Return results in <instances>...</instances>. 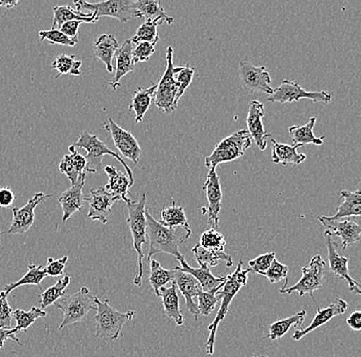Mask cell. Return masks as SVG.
<instances>
[{"label":"cell","mask_w":361,"mask_h":357,"mask_svg":"<svg viewBox=\"0 0 361 357\" xmlns=\"http://www.w3.org/2000/svg\"><path fill=\"white\" fill-rule=\"evenodd\" d=\"M15 194L11 191L10 187H1L0 189V207L8 208L13 205L15 201Z\"/></svg>","instance_id":"cell-55"},{"label":"cell","mask_w":361,"mask_h":357,"mask_svg":"<svg viewBox=\"0 0 361 357\" xmlns=\"http://www.w3.org/2000/svg\"><path fill=\"white\" fill-rule=\"evenodd\" d=\"M85 201L90 204L89 218L101 221L104 225L108 223L113 203L116 200L106 191L105 187L90 189V196H85Z\"/></svg>","instance_id":"cell-19"},{"label":"cell","mask_w":361,"mask_h":357,"mask_svg":"<svg viewBox=\"0 0 361 357\" xmlns=\"http://www.w3.org/2000/svg\"><path fill=\"white\" fill-rule=\"evenodd\" d=\"M96 297L89 288H82L74 295H66L56 300L55 307L63 313V322L59 331H62L67 325L85 322L90 311L97 310Z\"/></svg>","instance_id":"cell-5"},{"label":"cell","mask_w":361,"mask_h":357,"mask_svg":"<svg viewBox=\"0 0 361 357\" xmlns=\"http://www.w3.org/2000/svg\"><path fill=\"white\" fill-rule=\"evenodd\" d=\"M59 169H60L61 173L65 174V175L67 176L68 180H70L72 185L78 182L79 173L78 170H76V167L75 165H74L71 156L65 155L64 157H63L60 164H59Z\"/></svg>","instance_id":"cell-51"},{"label":"cell","mask_w":361,"mask_h":357,"mask_svg":"<svg viewBox=\"0 0 361 357\" xmlns=\"http://www.w3.org/2000/svg\"><path fill=\"white\" fill-rule=\"evenodd\" d=\"M74 58H75L74 55L69 56L66 55V54H62V55L58 56L55 59V61L51 63V67L59 71L56 78H60L63 74L80 76V67L82 65V62L80 60H75Z\"/></svg>","instance_id":"cell-41"},{"label":"cell","mask_w":361,"mask_h":357,"mask_svg":"<svg viewBox=\"0 0 361 357\" xmlns=\"http://www.w3.org/2000/svg\"><path fill=\"white\" fill-rule=\"evenodd\" d=\"M179 266L176 267L175 269L180 271V272L188 273L191 276L195 278L200 283V289L202 291H212L214 289L220 288L224 284L226 277H216L212 274L211 269L209 267L202 265L200 268H192L187 264L186 259L184 257L178 259Z\"/></svg>","instance_id":"cell-22"},{"label":"cell","mask_w":361,"mask_h":357,"mask_svg":"<svg viewBox=\"0 0 361 357\" xmlns=\"http://www.w3.org/2000/svg\"><path fill=\"white\" fill-rule=\"evenodd\" d=\"M275 255H276L275 252L259 255L256 259L248 262V265H250L248 269H250V272L262 274V273L266 272L269 269L271 264L275 259Z\"/></svg>","instance_id":"cell-50"},{"label":"cell","mask_w":361,"mask_h":357,"mask_svg":"<svg viewBox=\"0 0 361 357\" xmlns=\"http://www.w3.org/2000/svg\"><path fill=\"white\" fill-rule=\"evenodd\" d=\"M288 273V267L279 263L275 259L272 264H271L269 269L266 272L262 273L261 275H264V276L267 278L271 283H277V282H281V280L286 279Z\"/></svg>","instance_id":"cell-47"},{"label":"cell","mask_w":361,"mask_h":357,"mask_svg":"<svg viewBox=\"0 0 361 357\" xmlns=\"http://www.w3.org/2000/svg\"><path fill=\"white\" fill-rule=\"evenodd\" d=\"M72 146L74 148H82V150L87 151V156L85 159H87V169H89L90 173H96L97 171L104 169L103 164H102V158L104 156L109 155L121 163V165L126 169L128 180L134 185V175H133L132 169L121 159L118 153L110 150L102 140L99 139L97 135L90 134L87 131H82L79 135L78 141Z\"/></svg>","instance_id":"cell-7"},{"label":"cell","mask_w":361,"mask_h":357,"mask_svg":"<svg viewBox=\"0 0 361 357\" xmlns=\"http://www.w3.org/2000/svg\"><path fill=\"white\" fill-rule=\"evenodd\" d=\"M134 2L132 0H107L90 4L83 0H75L74 4L78 12H81L83 8L89 10L98 19H100V17H111L118 20L121 23H128L130 20L142 18L135 8Z\"/></svg>","instance_id":"cell-8"},{"label":"cell","mask_w":361,"mask_h":357,"mask_svg":"<svg viewBox=\"0 0 361 357\" xmlns=\"http://www.w3.org/2000/svg\"><path fill=\"white\" fill-rule=\"evenodd\" d=\"M305 317H306V311L302 310L295 313V315L290 316V317L273 322L269 327L270 333L265 339H269L272 341L279 340L284 334H288L290 327H301L304 323Z\"/></svg>","instance_id":"cell-36"},{"label":"cell","mask_w":361,"mask_h":357,"mask_svg":"<svg viewBox=\"0 0 361 357\" xmlns=\"http://www.w3.org/2000/svg\"><path fill=\"white\" fill-rule=\"evenodd\" d=\"M81 24H82V22H66V23L63 24L62 26L60 27L59 30H60L61 33H64V35L68 36V37L72 38V40H78V29L79 27L81 26Z\"/></svg>","instance_id":"cell-54"},{"label":"cell","mask_w":361,"mask_h":357,"mask_svg":"<svg viewBox=\"0 0 361 357\" xmlns=\"http://www.w3.org/2000/svg\"><path fill=\"white\" fill-rule=\"evenodd\" d=\"M13 315L16 322H17V325L13 329L16 334H17L21 333L22 331L27 332L30 325H32L38 318L47 317V313L42 309L32 307L30 311L17 309V310L13 312Z\"/></svg>","instance_id":"cell-40"},{"label":"cell","mask_w":361,"mask_h":357,"mask_svg":"<svg viewBox=\"0 0 361 357\" xmlns=\"http://www.w3.org/2000/svg\"><path fill=\"white\" fill-rule=\"evenodd\" d=\"M94 303L97 305V314L92 318L96 324L94 336L98 340L109 339L116 341L121 336L124 325L134 320L137 312L130 310L121 313L113 308L109 300L101 302L98 297L94 299Z\"/></svg>","instance_id":"cell-3"},{"label":"cell","mask_w":361,"mask_h":357,"mask_svg":"<svg viewBox=\"0 0 361 357\" xmlns=\"http://www.w3.org/2000/svg\"><path fill=\"white\" fill-rule=\"evenodd\" d=\"M157 83H152L148 89H143L139 88L135 91L134 97H133L132 103L130 105V112H135V124H140L143 121L145 117L147 110L150 107L151 103H152L154 93L157 91Z\"/></svg>","instance_id":"cell-32"},{"label":"cell","mask_w":361,"mask_h":357,"mask_svg":"<svg viewBox=\"0 0 361 357\" xmlns=\"http://www.w3.org/2000/svg\"><path fill=\"white\" fill-rule=\"evenodd\" d=\"M19 4V1H1V0H0V6H4V8H15V6H17Z\"/></svg>","instance_id":"cell-58"},{"label":"cell","mask_w":361,"mask_h":357,"mask_svg":"<svg viewBox=\"0 0 361 357\" xmlns=\"http://www.w3.org/2000/svg\"><path fill=\"white\" fill-rule=\"evenodd\" d=\"M273 144L271 159L274 164L288 166V165H299L306 160L305 153H298L297 146L290 144H279L276 140L271 139Z\"/></svg>","instance_id":"cell-28"},{"label":"cell","mask_w":361,"mask_h":357,"mask_svg":"<svg viewBox=\"0 0 361 357\" xmlns=\"http://www.w3.org/2000/svg\"><path fill=\"white\" fill-rule=\"evenodd\" d=\"M265 115L264 104L258 100H252L248 105L247 117V132L250 139L255 140V144L259 151H265L267 148V139L271 137L269 133H266L263 125V117Z\"/></svg>","instance_id":"cell-18"},{"label":"cell","mask_w":361,"mask_h":357,"mask_svg":"<svg viewBox=\"0 0 361 357\" xmlns=\"http://www.w3.org/2000/svg\"><path fill=\"white\" fill-rule=\"evenodd\" d=\"M220 288L214 289L212 291H202V289H198L197 298H198V311H200V315L209 316L212 312L216 308V304L221 300L220 295H218L219 289Z\"/></svg>","instance_id":"cell-43"},{"label":"cell","mask_w":361,"mask_h":357,"mask_svg":"<svg viewBox=\"0 0 361 357\" xmlns=\"http://www.w3.org/2000/svg\"><path fill=\"white\" fill-rule=\"evenodd\" d=\"M13 312L8 300V295L4 291H0V327L11 329Z\"/></svg>","instance_id":"cell-48"},{"label":"cell","mask_w":361,"mask_h":357,"mask_svg":"<svg viewBox=\"0 0 361 357\" xmlns=\"http://www.w3.org/2000/svg\"><path fill=\"white\" fill-rule=\"evenodd\" d=\"M254 357H259L258 356H254Z\"/></svg>","instance_id":"cell-59"},{"label":"cell","mask_w":361,"mask_h":357,"mask_svg":"<svg viewBox=\"0 0 361 357\" xmlns=\"http://www.w3.org/2000/svg\"><path fill=\"white\" fill-rule=\"evenodd\" d=\"M175 283L186 300V307L189 312L194 316L195 320L200 318V314L198 311L197 304L194 302V298L197 297L198 289L200 288V283L193 276L188 273L180 272L175 269Z\"/></svg>","instance_id":"cell-23"},{"label":"cell","mask_w":361,"mask_h":357,"mask_svg":"<svg viewBox=\"0 0 361 357\" xmlns=\"http://www.w3.org/2000/svg\"><path fill=\"white\" fill-rule=\"evenodd\" d=\"M157 42H139L133 49V60L135 64L139 62H145L154 54L155 46Z\"/></svg>","instance_id":"cell-49"},{"label":"cell","mask_w":361,"mask_h":357,"mask_svg":"<svg viewBox=\"0 0 361 357\" xmlns=\"http://www.w3.org/2000/svg\"><path fill=\"white\" fill-rule=\"evenodd\" d=\"M8 340H13L15 342H17L18 344L22 345L21 341L17 338V334H16L13 329H2L0 327V348L4 347V343Z\"/></svg>","instance_id":"cell-56"},{"label":"cell","mask_w":361,"mask_h":357,"mask_svg":"<svg viewBox=\"0 0 361 357\" xmlns=\"http://www.w3.org/2000/svg\"><path fill=\"white\" fill-rule=\"evenodd\" d=\"M45 277H47V273L44 272V267L36 266L35 264L31 263L28 266V272L25 274L24 277L18 280L17 282L6 284L4 286V293L6 295L11 293L13 289L20 288L22 286H37L40 291H42V282Z\"/></svg>","instance_id":"cell-37"},{"label":"cell","mask_w":361,"mask_h":357,"mask_svg":"<svg viewBox=\"0 0 361 357\" xmlns=\"http://www.w3.org/2000/svg\"><path fill=\"white\" fill-rule=\"evenodd\" d=\"M0 235H1V230H0Z\"/></svg>","instance_id":"cell-60"},{"label":"cell","mask_w":361,"mask_h":357,"mask_svg":"<svg viewBox=\"0 0 361 357\" xmlns=\"http://www.w3.org/2000/svg\"><path fill=\"white\" fill-rule=\"evenodd\" d=\"M103 127L110 132L114 146H116L117 150L121 151V155L134 164H139L141 148L134 135L128 131L124 130L110 117L108 119V123H104Z\"/></svg>","instance_id":"cell-13"},{"label":"cell","mask_w":361,"mask_h":357,"mask_svg":"<svg viewBox=\"0 0 361 357\" xmlns=\"http://www.w3.org/2000/svg\"><path fill=\"white\" fill-rule=\"evenodd\" d=\"M68 262V257H63L62 259H54L51 257L47 259V266L44 267V272L47 276H61L64 273L65 267Z\"/></svg>","instance_id":"cell-52"},{"label":"cell","mask_w":361,"mask_h":357,"mask_svg":"<svg viewBox=\"0 0 361 357\" xmlns=\"http://www.w3.org/2000/svg\"><path fill=\"white\" fill-rule=\"evenodd\" d=\"M301 99H310L313 103L329 104L331 103V96L326 92L306 91L298 81L284 80L281 85L274 89L272 94L268 95L269 103H290Z\"/></svg>","instance_id":"cell-11"},{"label":"cell","mask_w":361,"mask_h":357,"mask_svg":"<svg viewBox=\"0 0 361 357\" xmlns=\"http://www.w3.org/2000/svg\"><path fill=\"white\" fill-rule=\"evenodd\" d=\"M118 49L119 44L115 36L108 35V33H104V35L98 36L94 40V45H92L94 55L97 58L100 59L102 62L105 64L107 71L110 72V74L114 71L112 61Z\"/></svg>","instance_id":"cell-25"},{"label":"cell","mask_w":361,"mask_h":357,"mask_svg":"<svg viewBox=\"0 0 361 357\" xmlns=\"http://www.w3.org/2000/svg\"><path fill=\"white\" fill-rule=\"evenodd\" d=\"M164 23L162 21H150L146 20L145 23L141 25L137 28L134 37L130 40L133 44H139V42H157L159 40V36L157 33V27Z\"/></svg>","instance_id":"cell-42"},{"label":"cell","mask_w":361,"mask_h":357,"mask_svg":"<svg viewBox=\"0 0 361 357\" xmlns=\"http://www.w3.org/2000/svg\"><path fill=\"white\" fill-rule=\"evenodd\" d=\"M203 189L207 194L209 206L205 210V213L209 216L207 223L212 226V229L216 230L220 221V210L222 207V187H221L220 178L216 174V169H209L207 174V182L203 185Z\"/></svg>","instance_id":"cell-15"},{"label":"cell","mask_w":361,"mask_h":357,"mask_svg":"<svg viewBox=\"0 0 361 357\" xmlns=\"http://www.w3.org/2000/svg\"><path fill=\"white\" fill-rule=\"evenodd\" d=\"M192 252L195 255L196 261L200 266L205 265L211 268V267L218 265L219 261H224L227 268L233 266V259H232L231 255H228L224 252L204 250L200 244H197L192 248Z\"/></svg>","instance_id":"cell-35"},{"label":"cell","mask_w":361,"mask_h":357,"mask_svg":"<svg viewBox=\"0 0 361 357\" xmlns=\"http://www.w3.org/2000/svg\"><path fill=\"white\" fill-rule=\"evenodd\" d=\"M104 170L107 173L109 182L105 185V189L108 193L114 197L115 200H124L130 195V187H133L132 182L128 180V175L119 171L113 166H104Z\"/></svg>","instance_id":"cell-26"},{"label":"cell","mask_w":361,"mask_h":357,"mask_svg":"<svg viewBox=\"0 0 361 357\" xmlns=\"http://www.w3.org/2000/svg\"><path fill=\"white\" fill-rule=\"evenodd\" d=\"M317 117H312L309 119L308 123L304 126H292L288 128L290 139H292L293 146L298 148L307 144H314V146H322L326 136L316 137L313 133Z\"/></svg>","instance_id":"cell-27"},{"label":"cell","mask_w":361,"mask_h":357,"mask_svg":"<svg viewBox=\"0 0 361 357\" xmlns=\"http://www.w3.org/2000/svg\"><path fill=\"white\" fill-rule=\"evenodd\" d=\"M177 291V286L175 282H173L171 288L160 289L159 297L162 299L164 313L166 314V316L175 320L178 325H183L184 324V317L180 311L179 295H178Z\"/></svg>","instance_id":"cell-31"},{"label":"cell","mask_w":361,"mask_h":357,"mask_svg":"<svg viewBox=\"0 0 361 357\" xmlns=\"http://www.w3.org/2000/svg\"><path fill=\"white\" fill-rule=\"evenodd\" d=\"M198 244L204 250L224 252L226 241L224 236L219 230L211 229L202 233Z\"/></svg>","instance_id":"cell-45"},{"label":"cell","mask_w":361,"mask_h":357,"mask_svg":"<svg viewBox=\"0 0 361 357\" xmlns=\"http://www.w3.org/2000/svg\"><path fill=\"white\" fill-rule=\"evenodd\" d=\"M68 150L70 151V156H71L72 160H73L74 165H75L76 170H78L79 175L89 172V169H87V162L85 157L80 155L72 144L71 146H69Z\"/></svg>","instance_id":"cell-53"},{"label":"cell","mask_w":361,"mask_h":357,"mask_svg":"<svg viewBox=\"0 0 361 357\" xmlns=\"http://www.w3.org/2000/svg\"><path fill=\"white\" fill-rule=\"evenodd\" d=\"M134 6L140 15L142 17H145L146 20L166 22L169 25L173 24V22L175 21L173 18L166 15L164 8H162L161 4L158 0H140V1L134 2Z\"/></svg>","instance_id":"cell-33"},{"label":"cell","mask_w":361,"mask_h":357,"mask_svg":"<svg viewBox=\"0 0 361 357\" xmlns=\"http://www.w3.org/2000/svg\"><path fill=\"white\" fill-rule=\"evenodd\" d=\"M51 195H45L44 193H37L28 201L25 206L11 208L13 221H11L10 229L6 234L23 235L28 232L32 227L34 219H35L34 210L36 206L44 202L45 199L51 198Z\"/></svg>","instance_id":"cell-14"},{"label":"cell","mask_w":361,"mask_h":357,"mask_svg":"<svg viewBox=\"0 0 361 357\" xmlns=\"http://www.w3.org/2000/svg\"><path fill=\"white\" fill-rule=\"evenodd\" d=\"M324 274H326V263L320 255H315L311 259L310 264L302 269L301 279L290 288H281L279 293L290 295L297 291L300 297L309 295L316 303L313 295L316 291L324 286Z\"/></svg>","instance_id":"cell-9"},{"label":"cell","mask_w":361,"mask_h":357,"mask_svg":"<svg viewBox=\"0 0 361 357\" xmlns=\"http://www.w3.org/2000/svg\"><path fill=\"white\" fill-rule=\"evenodd\" d=\"M85 180H87V173L79 175L78 182L59 198V203L63 209V223H66L75 212L82 211L83 203L85 202V196L83 195L82 192Z\"/></svg>","instance_id":"cell-20"},{"label":"cell","mask_w":361,"mask_h":357,"mask_svg":"<svg viewBox=\"0 0 361 357\" xmlns=\"http://www.w3.org/2000/svg\"><path fill=\"white\" fill-rule=\"evenodd\" d=\"M341 197L344 199V202L338 207L337 213L333 216H326L329 221H340L341 218H350V216H361V197L360 191L349 192L343 189Z\"/></svg>","instance_id":"cell-30"},{"label":"cell","mask_w":361,"mask_h":357,"mask_svg":"<svg viewBox=\"0 0 361 357\" xmlns=\"http://www.w3.org/2000/svg\"><path fill=\"white\" fill-rule=\"evenodd\" d=\"M133 49H134L133 42H130V40H126L115 54L116 69H115L114 78L110 81L109 83L113 91H116L121 87V80L124 76L135 70V64L133 60Z\"/></svg>","instance_id":"cell-24"},{"label":"cell","mask_w":361,"mask_h":357,"mask_svg":"<svg viewBox=\"0 0 361 357\" xmlns=\"http://www.w3.org/2000/svg\"><path fill=\"white\" fill-rule=\"evenodd\" d=\"M252 146V139L247 129L237 131L226 137L216 144L213 153L205 159V166L209 169H216L223 163L234 161L245 155Z\"/></svg>","instance_id":"cell-6"},{"label":"cell","mask_w":361,"mask_h":357,"mask_svg":"<svg viewBox=\"0 0 361 357\" xmlns=\"http://www.w3.org/2000/svg\"><path fill=\"white\" fill-rule=\"evenodd\" d=\"M124 202L128 205V218L126 219L130 233L133 236V243L135 252L137 254V264H139V271L134 280V283L137 286H142V278H143V247L142 246L147 243L146 235V193L141 195L139 201L130 200V198L124 199Z\"/></svg>","instance_id":"cell-4"},{"label":"cell","mask_w":361,"mask_h":357,"mask_svg":"<svg viewBox=\"0 0 361 357\" xmlns=\"http://www.w3.org/2000/svg\"><path fill=\"white\" fill-rule=\"evenodd\" d=\"M175 74H178L177 83L179 85L177 95H176L175 103H173V108L178 107L180 99L182 98L184 93L186 92L187 88L191 85L192 80L194 76V69L190 65L187 64L185 66H175Z\"/></svg>","instance_id":"cell-44"},{"label":"cell","mask_w":361,"mask_h":357,"mask_svg":"<svg viewBox=\"0 0 361 357\" xmlns=\"http://www.w3.org/2000/svg\"><path fill=\"white\" fill-rule=\"evenodd\" d=\"M54 21L51 26L59 30L63 24L69 21H79L82 23H96L98 18L94 17L92 13H82L73 10L70 6H58L54 8Z\"/></svg>","instance_id":"cell-29"},{"label":"cell","mask_w":361,"mask_h":357,"mask_svg":"<svg viewBox=\"0 0 361 357\" xmlns=\"http://www.w3.org/2000/svg\"><path fill=\"white\" fill-rule=\"evenodd\" d=\"M238 78L243 89L250 93H266L272 94L269 72L265 66H254L247 61H241L238 67Z\"/></svg>","instance_id":"cell-12"},{"label":"cell","mask_w":361,"mask_h":357,"mask_svg":"<svg viewBox=\"0 0 361 357\" xmlns=\"http://www.w3.org/2000/svg\"><path fill=\"white\" fill-rule=\"evenodd\" d=\"M243 261L239 262L235 271L231 275L226 276L224 284L216 293L220 295L222 302H221L220 309H219L214 322L207 327L209 331V336L207 342H205V346H207V352L209 356H213L214 352V340H216L219 324L225 320L226 315L229 312L230 304H231L237 293L243 286L247 284L248 273L250 271V269L243 270Z\"/></svg>","instance_id":"cell-2"},{"label":"cell","mask_w":361,"mask_h":357,"mask_svg":"<svg viewBox=\"0 0 361 357\" xmlns=\"http://www.w3.org/2000/svg\"><path fill=\"white\" fill-rule=\"evenodd\" d=\"M347 308H348V304H347L346 300L342 299H336L329 307L324 309H320L319 307H318L317 313H316L315 317L313 318L312 322H311L310 324H309L306 329H297L295 334H293V340H301L306 334L326 324V323L333 320L336 316L344 314Z\"/></svg>","instance_id":"cell-21"},{"label":"cell","mask_w":361,"mask_h":357,"mask_svg":"<svg viewBox=\"0 0 361 357\" xmlns=\"http://www.w3.org/2000/svg\"><path fill=\"white\" fill-rule=\"evenodd\" d=\"M146 235L150 242L147 259L150 261L153 255L157 254H168L173 255L177 259L183 257L180 254L179 248L185 241L191 236L186 230H180L179 228H168L157 221L146 208Z\"/></svg>","instance_id":"cell-1"},{"label":"cell","mask_w":361,"mask_h":357,"mask_svg":"<svg viewBox=\"0 0 361 357\" xmlns=\"http://www.w3.org/2000/svg\"><path fill=\"white\" fill-rule=\"evenodd\" d=\"M347 324L349 325L350 329L353 331H360L361 329V312L355 311L351 313V315L347 318Z\"/></svg>","instance_id":"cell-57"},{"label":"cell","mask_w":361,"mask_h":357,"mask_svg":"<svg viewBox=\"0 0 361 357\" xmlns=\"http://www.w3.org/2000/svg\"><path fill=\"white\" fill-rule=\"evenodd\" d=\"M173 49L169 47L166 49V69L164 76L158 81L157 91L154 93L155 105L164 114L169 115L175 112L173 103L177 95L179 85L175 78V65H173Z\"/></svg>","instance_id":"cell-10"},{"label":"cell","mask_w":361,"mask_h":357,"mask_svg":"<svg viewBox=\"0 0 361 357\" xmlns=\"http://www.w3.org/2000/svg\"><path fill=\"white\" fill-rule=\"evenodd\" d=\"M331 235L324 233V238L327 246V252H329V269L331 272L335 275L338 279L345 280L348 283L350 291L355 295H361V286L357 281L353 279L349 274L348 259L338 255L337 250H336V244L334 243Z\"/></svg>","instance_id":"cell-17"},{"label":"cell","mask_w":361,"mask_h":357,"mask_svg":"<svg viewBox=\"0 0 361 357\" xmlns=\"http://www.w3.org/2000/svg\"><path fill=\"white\" fill-rule=\"evenodd\" d=\"M70 281H71V277L66 275V276L59 279L55 286L42 291V295H39V302L42 305L40 309L44 310L47 307L55 304L56 300L66 295V288L69 286Z\"/></svg>","instance_id":"cell-39"},{"label":"cell","mask_w":361,"mask_h":357,"mask_svg":"<svg viewBox=\"0 0 361 357\" xmlns=\"http://www.w3.org/2000/svg\"><path fill=\"white\" fill-rule=\"evenodd\" d=\"M150 276H149V283L152 286L155 295L159 297L160 289L164 288L169 282L173 283L175 281V269L168 270L160 265L157 259H150Z\"/></svg>","instance_id":"cell-34"},{"label":"cell","mask_w":361,"mask_h":357,"mask_svg":"<svg viewBox=\"0 0 361 357\" xmlns=\"http://www.w3.org/2000/svg\"><path fill=\"white\" fill-rule=\"evenodd\" d=\"M318 221L326 228L324 233L335 235L342 240V252H345L347 247L358 242L361 239V228L358 223L345 219V221H329L326 216L318 218Z\"/></svg>","instance_id":"cell-16"},{"label":"cell","mask_w":361,"mask_h":357,"mask_svg":"<svg viewBox=\"0 0 361 357\" xmlns=\"http://www.w3.org/2000/svg\"><path fill=\"white\" fill-rule=\"evenodd\" d=\"M39 37L42 42H47L51 45H61L65 47H74L78 44V40H72L68 37L64 33L56 29L51 30H42L39 33Z\"/></svg>","instance_id":"cell-46"},{"label":"cell","mask_w":361,"mask_h":357,"mask_svg":"<svg viewBox=\"0 0 361 357\" xmlns=\"http://www.w3.org/2000/svg\"><path fill=\"white\" fill-rule=\"evenodd\" d=\"M162 225L168 228H182L186 230L189 234H192L190 226H189L188 219L185 214L184 208L177 206L173 204V206L164 208L161 211V221Z\"/></svg>","instance_id":"cell-38"}]
</instances>
